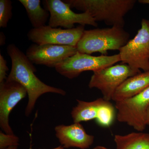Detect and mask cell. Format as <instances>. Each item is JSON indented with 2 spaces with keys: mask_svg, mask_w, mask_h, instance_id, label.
I'll list each match as a JSON object with an SVG mask.
<instances>
[{
  "mask_svg": "<svg viewBox=\"0 0 149 149\" xmlns=\"http://www.w3.org/2000/svg\"><path fill=\"white\" fill-rule=\"evenodd\" d=\"M27 95L25 88L16 81L6 80L0 83V127L5 133L14 134L10 125V114Z\"/></svg>",
  "mask_w": 149,
  "mask_h": 149,
  "instance_id": "12",
  "label": "cell"
},
{
  "mask_svg": "<svg viewBox=\"0 0 149 149\" xmlns=\"http://www.w3.org/2000/svg\"><path fill=\"white\" fill-rule=\"evenodd\" d=\"M136 36L119 50L122 64L133 69L149 70V20L143 19Z\"/></svg>",
  "mask_w": 149,
  "mask_h": 149,
  "instance_id": "5",
  "label": "cell"
},
{
  "mask_svg": "<svg viewBox=\"0 0 149 149\" xmlns=\"http://www.w3.org/2000/svg\"><path fill=\"white\" fill-rule=\"evenodd\" d=\"M12 2L10 0L0 1V27L6 28L13 16Z\"/></svg>",
  "mask_w": 149,
  "mask_h": 149,
  "instance_id": "17",
  "label": "cell"
},
{
  "mask_svg": "<svg viewBox=\"0 0 149 149\" xmlns=\"http://www.w3.org/2000/svg\"><path fill=\"white\" fill-rule=\"evenodd\" d=\"M149 87V70L128 78L117 88L112 100L120 101L136 95Z\"/></svg>",
  "mask_w": 149,
  "mask_h": 149,
  "instance_id": "14",
  "label": "cell"
},
{
  "mask_svg": "<svg viewBox=\"0 0 149 149\" xmlns=\"http://www.w3.org/2000/svg\"><path fill=\"white\" fill-rule=\"evenodd\" d=\"M8 70L7 65L6 61L0 54V83H3L6 80L7 78V72Z\"/></svg>",
  "mask_w": 149,
  "mask_h": 149,
  "instance_id": "19",
  "label": "cell"
},
{
  "mask_svg": "<svg viewBox=\"0 0 149 149\" xmlns=\"http://www.w3.org/2000/svg\"><path fill=\"white\" fill-rule=\"evenodd\" d=\"M85 30L84 26L81 25L71 29H62L48 25L31 29L27 36L29 40L38 45L51 44L76 47Z\"/></svg>",
  "mask_w": 149,
  "mask_h": 149,
  "instance_id": "10",
  "label": "cell"
},
{
  "mask_svg": "<svg viewBox=\"0 0 149 149\" xmlns=\"http://www.w3.org/2000/svg\"><path fill=\"white\" fill-rule=\"evenodd\" d=\"M7 52L11 60L12 66L6 80L16 81L27 91L28 100L24 112L26 116L32 113L37 100L44 94L52 93L66 95L64 90L47 85L40 80L35 75L37 69L34 64L15 45H8Z\"/></svg>",
  "mask_w": 149,
  "mask_h": 149,
  "instance_id": "1",
  "label": "cell"
},
{
  "mask_svg": "<svg viewBox=\"0 0 149 149\" xmlns=\"http://www.w3.org/2000/svg\"><path fill=\"white\" fill-rule=\"evenodd\" d=\"M29 149H33L32 148H30ZM50 149H65L63 148V147L62 146H59L56 147V148H54Z\"/></svg>",
  "mask_w": 149,
  "mask_h": 149,
  "instance_id": "24",
  "label": "cell"
},
{
  "mask_svg": "<svg viewBox=\"0 0 149 149\" xmlns=\"http://www.w3.org/2000/svg\"><path fill=\"white\" fill-rule=\"evenodd\" d=\"M76 106L72 108L71 116L74 123H80L96 120L104 128L110 127L116 116V108L110 101L100 98L91 102L77 100Z\"/></svg>",
  "mask_w": 149,
  "mask_h": 149,
  "instance_id": "8",
  "label": "cell"
},
{
  "mask_svg": "<svg viewBox=\"0 0 149 149\" xmlns=\"http://www.w3.org/2000/svg\"><path fill=\"white\" fill-rule=\"evenodd\" d=\"M24 7L33 28L37 29L45 26L50 16L49 11L43 8L40 0H19Z\"/></svg>",
  "mask_w": 149,
  "mask_h": 149,
  "instance_id": "15",
  "label": "cell"
},
{
  "mask_svg": "<svg viewBox=\"0 0 149 149\" xmlns=\"http://www.w3.org/2000/svg\"><path fill=\"white\" fill-rule=\"evenodd\" d=\"M130 34L123 27L85 30L76 47L81 53L91 55L99 52L106 55L107 51H119L128 42Z\"/></svg>",
  "mask_w": 149,
  "mask_h": 149,
  "instance_id": "3",
  "label": "cell"
},
{
  "mask_svg": "<svg viewBox=\"0 0 149 149\" xmlns=\"http://www.w3.org/2000/svg\"><path fill=\"white\" fill-rule=\"evenodd\" d=\"M149 106V87L136 95L116 102V118L139 132L146 127V117Z\"/></svg>",
  "mask_w": 149,
  "mask_h": 149,
  "instance_id": "7",
  "label": "cell"
},
{
  "mask_svg": "<svg viewBox=\"0 0 149 149\" xmlns=\"http://www.w3.org/2000/svg\"><path fill=\"white\" fill-rule=\"evenodd\" d=\"M71 8L88 12L96 22L123 28L124 17L135 6L136 0H65Z\"/></svg>",
  "mask_w": 149,
  "mask_h": 149,
  "instance_id": "2",
  "label": "cell"
},
{
  "mask_svg": "<svg viewBox=\"0 0 149 149\" xmlns=\"http://www.w3.org/2000/svg\"><path fill=\"white\" fill-rule=\"evenodd\" d=\"M18 149V146H12L9 147L7 148L6 149Z\"/></svg>",
  "mask_w": 149,
  "mask_h": 149,
  "instance_id": "25",
  "label": "cell"
},
{
  "mask_svg": "<svg viewBox=\"0 0 149 149\" xmlns=\"http://www.w3.org/2000/svg\"><path fill=\"white\" fill-rule=\"evenodd\" d=\"M139 2L141 3L149 4V0H139Z\"/></svg>",
  "mask_w": 149,
  "mask_h": 149,
  "instance_id": "22",
  "label": "cell"
},
{
  "mask_svg": "<svg viewBox=\"0 0 149 149\" xmlns=\"http://www.w3.org/2000/svg\"><path fill=\"white\" fill-rule=\"evenodd\" d=\"M146 123L147 125H149V106L147 110L146 117Z\"/></svg>",
  "mask_w": 149,
  "mask_h": 149,
  "instance_id": "21",
  "label": "cell"
},
{
  "mask_svg": "<svg viewBox=\"0 0 149 149\" xmlns=\"http://www.w3.org/2000/svg\"><path fill=\"white\" fill-rule=\"evenodd\" d=\"M77 52L76 47L34 44L27 48L26 55L33 64L55 68Z\"/></svg>",
  "mask_w": 149,
  "mask_h": 149,
  "instance_id": "11",
  "label": "cell"
},
{
  "mask_svg": "<svg viewBox=\"0 0 149 149\" xmlns=\"http://www.w3.org/2000/svg\"><path fill=\"white\" fill-rule=\"evenodd\" d=\"M141 72L126 64H118L93 72L88 87L101 92L103 98L110 101L117 88L128 78Z\"/></svg>",
  "mask_w": 149,
  "mask_h": 149,
  "instance_id": "6",
  "label": "cell"
},
{
  "mask_svg": "<svg viewBox=\"0 0 149 149\" xmlns=\"http://www.w3.org/2000/svg\"><path fill=\"white\" fill-rule=\"evenodd\" d=\"M54 130L56 137L65 149H87L94 143V136L88 134L80 123L58 125L55 127Z\"/></svg>",
  "mask_w": 149,
  "mask_h": 149,
  "instance_id": "13",
  "label": "cell"
},
{
  "mask_svg": "<svg viewBox=\"0 0 149 149\" xmlns=\"http://www.w3.org/2000/svg\"><path fill=\"white\" fill-rule=\"evenodd\" d=\"M121 61L119 54L112 56H95L77 52L72 56L65 60L55 68L59 74L69 79L78 77L87 71L93 72L113 65Z\"/></svg>",
  "mask_w": 149,
  "mask_h": 149,
  "instance_id": "4",
  "label": "cell"
},
{
  "mask_svg": "<svg viewBox=\"0 0 149 149\" xmlns=\"http://www.w3.org/2000/svg\"><path fill=\"white\" fill-rule=\"evenodd\" d=\"M19 139L14 134H8L0 132V149H6L9 147L19 145Z\"/></svg>",
  "mask_w": 149,
  "mask_h": 149,
  "instance_id": "18",
  "label": "cell"
},
{
  "mask_svg": "<svg viewBox=\"0 0 149 149\" xmlns=\"http://www.w3.org/2000/svg\"><path fill=\"white\" fill-rule=\"evenodd\" d=\"M45 8L50 14L49 25L57 28L63 27L64 29L74 28V24H79L81 26L91 25L98 26L97 22L87 12L81 13H75L72 10L69 4L61 0H45L42 1Z\"/></svg>",
  "mask_w": 149,
  "mask_h": 149,
  "instance_id": "9",
  "label": "cell"
},
{
  "mask_svg": "<svg viewBox=\"0 0 149 149\" xmlns=\"http://www.w3.org/2000/svg\"><path fill=\"white\" fill-rule=\"evenodd\" d=\"M92 149H110L106 148V147L102 146H97Z\"/></svg>",
  "mask_w": 149,
  "mask_h": 149,
  "instance_id": "23",
  "label": "cell"
},
{
  "mask_svg": "<svg viewBox=\"0 0 149 149\" xmlns=\"http://www.w3.org/2000/svg\"><path fill=\"white\" fill-rule=\"evenodd\" d=\"M114 141L116 149H149V133L139 132L116 135Z\"/></svg>",
  "mask_w": 149,
  "mask_h": 149,
  "instance_id": "16",
  "label": "cell"
},
{
  "mask_svg": "<svg viewBox=\"0 0 149 149\" xmlns=\"http://www.w3.org/2000/svg\"><path fill=\"white\" fill-rule=\"evenodd\" d=\"M6 43V36L3 32L0 33V45L1 46L3 45Z\"/></svg>",
  "mask_w": 149,
  "mask_h": 149,
  "instance_id": "20",
  "label": "cell"
}]
</instances>
